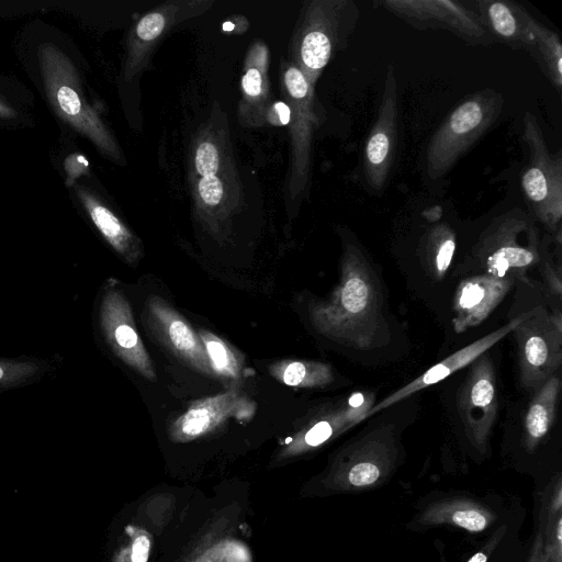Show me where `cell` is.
<instances>
[{
	"label": "cell",
	"mask_w": 562,
	"mask_h": 562,
	"mask_svg": "<svg viewBox=\"0 0 562 562\" xmlns=\"http://www.w3.org/2000/svg\"><path fill=\"white\" fill-rule=\"evenodd\" d=\"M167 25V13L153 11L144 15L136 25V38L138 42L149 44L154 42Z\"/></svg>",
	"instance_id": "83f0119b"
},
{
	"label": "cell",
	"mask_w": 562,
	"mask_h": 562,
	"mask_svg": "<svg viewBox=\"0 0 562 562\" xmlns=\"http://www.w3.org/2000/svg\"><path fill=\"white\" fill-rule=\"evenodd\" d=\"M525 562H553L547 554L540 533L537 531Z\"/></svg>",
	"instance_id": "e575fe53"
},
{
	"label": "cell",
	"mask_w": 562,
	"mask_h": 562,
	"mask_svg": "<svg viewBox=\"0 0 562 562\" xmlns=\"http://www.w3.org/2000/svg\"><path fill=\"white\" fill-rule=\"evenodd\" d=\"M508 285L493 277H476L467 280L459 290L456 307L461 326L481 322L497 304Z\"/></svg>",
	"instance_id": "d6986e66"
},
{
	"label": "cell",
	"mask_w": 562,
	"mask_h": 562,
	"mask_svg": "<svg viewBox=\"0 0 562 562\" xmlns=\"http://www.w3.org/2000/svg\"><path fill=\"white\" fill-rule=\"evenodd\" d=\"M561 318L542 310L531 311L513 331L517 334L520 379L526 387L538 389L561 363Z\"/></svg>",
	"instance_id": "9c48e42d"
},
{
	"label": "cell",
	"mask_w": 562,
	"mask_h": 562,
	"mask_svg": "<svg viewBox=\"0 0 562 562\" xmlns=\"http://www.w3.org/2000/svg\"><path fill=\"white\" fill-rule=\"evenodd\" d=\"M241 86L246 97L257 99L263 91V76L258 67H249L241 78Z\"/></svg>",
	"instance_id": "1f68e13d"
},
{
	"label": "cell",
	"mask_w": 562,
	"mask_h": 562,
	"mask_svg": "<svg viewBox=\"0 0 562 562\" xmlns=\"http://www.w3.org/2000/svg\"><path fill=\"white\" fill-rule=\"evenodd\" d=\"M374 4L416 30L448 31L472 46L494 43L476 12L452 0H378Z\"/></svg>",
	"instance_id": "ba28073f"
},
{
	"label": "cell",
	"mask_w": 562,
	"mask_h": 562,
	"mask_svg": "<svg viewBox=\"0 0 562 562\" xmlns=\"http://www.w3.org/2000/svg\"><path fill=\"white\" fill-rule=\"evenodd\" d=\"M370 266L353 245L346 248L341 282L315 312L319 326L358 347L369 346L380 329V293Z\"/></svg>",
	"instance_id": "6da1fadb"
},
{
	"label": "cell",
	"mask_w": 562,
	"mask_h": 562,
	"mask_svg": "<svg viewBox=\"0 0 562 562\" xmlns=\"http://www.w3.org/2000/svg\"><path fill=\"white\" fill-rule=\"evenodd\" d=\"M76 194L110 246L128 262L136 261L140 252L138 240L122 221L89 190L76 187Z\"/></svg>",
	"instance_id": "ac0fdd59"
},
{
	"label": "cell",
	"mask_w": 562,
	"mask_h": 562,
	"mask_svg": "<svg viewBox=\"0 0 562 562\" xmlns=\"http://www.w3.org/2000/svg\"><path fill=\"white\" fill-rule=\"evenodd\" d=\"M274 373L284 384L291 386H317L331 380L329 367L323 363L291 361Z\"/></svg>",
	"instance_id": "4316f807"
},
{
	"label": "cell",
	"mask_w": 562,
	"mask_h": 562,
	"mask_svg": "<svg viewBox=\"0 0 562 562\" xmlns=\"http://www.w3.org/2000/svg\"><path fill=\"white\" fill-rule=\"evenodd\" d=\"M150 542L144 535L138 536L132 547V562H146L148 559Z\"/></svg>",
	"instance_id": "d590c367"
},
{
	"label": "cell",
	"mask_w": 562,
	"mask_h": 562,
	"mask_svg": "<svg viewBox=\"0 0 562 562\" xmlns=\"http://www.w3.org/2000/svg\"><path fill=\"white\" fill-rule=\"evenodd\" d=\"M201 200L210 206L217 205L223 198V183L216 176L202 177L198 184Z\"/></svg>",
	"instance_id": "f546056e"
},
{
	"label": "cell",
	"mask_w": 562,
	"mask_h": 562,
	"mask_svg": "<svg viewBox=\"0 0 562 562\" xmlns=\"http://www.w3.org/2000/svg\"><path fill=\"white\" fill-rule=\"evenodd\" d=\"M236 401L233 394H224L190 407L176 423L178 434L192 438L210 430L231 416Z\"/></svg>",
	"instance_id": "7402d4cb"
},
{
	"label": "cell",
	"mask_w": 562,
	"mask_h": 562,
	"mask_svg": "<svg viewBox=\"0 0 562 562\" xmlns=\"http://www.w3.org/2000/svg\"><path fill=\"white\" fill-rule=\"evenodd\" d=\"M538 532L553 562H562V481L558 474L544 488L539 507Z\"/></svg>",
	"instance_id": "44dd1931"
},
{
	"label": "cell",
	"mask_w": 562,
	"mask_h": 562,
	"mask_svg": "<svg viewBox=\"0 0 562 562\" xmlns=\"http://www.w3.org/2000/svg\"><path fill=\"white\" fill-rule=\"evenodd\" d=\"M398 140V95L394 67L389 66L378 117L366 139L363 176L374 191L382 190L390 177Z\"/></svg>",
	"instance_id": "30bf717a"
},
{
	"label": "cell",
	"mask_w": 562,
	"mask_h": 562,
	"mask_svg": "<svg viewBox=\"0 0 562 562\" xmlns=\"http://www.w3.org/2000/svg\"><path fill=\"white\" fill-rule=\"evenodd\" d=\"M148 310L156 333L177 356L205 374L213 373L198 333L177 311L158 296L149 299Z\"/></svg>",
	"instance_id": "2e32d148"
},
{
	"label": "cell",
	"mask_w": 562,
	"mask_h": 562,
	"mask_svg": "<svg viewBox=\"0 0 562 562\" xmlns=\"http://www.w3.org/2000/svg\"><path fill=\"white\" fill-rule=\"evenodd\" d=\"M504 108L498 91L486 88L456 106L432 135L426 151L429 179L445 177L457 161L496 123Z\"/></svg>",
	"instance_id": "7a4b0ae2"
},
{
	"label": "cell",
	"mask_w": 562,
	"mask_h": 562,
	"mask_svg": "<svg viewBox=\"0 0 562 562\" xmlns=\"http://www.w3.org/2000/svg\"><path fill=\"white\" fill-rule=\"evenodd\" d=\"M559 94L562 90V43L560 36L535 21L528 52Z\"/></svg>",
	"instance_id": "603a6c76"
},
{
	"label": "cell",
	"mask_w": 562,
	"mask_h": 562,
	"mask_svg": "<svg viewBox=\"0 0 562 562\" xmlns=\"http://www.w3.org/2000/svg\"><path fill=\"white\" fill-rule=\"evenodd\" d=\"M199 337L204 346L213 373L236 379L240 374V362L233 350L217 336L201 330Z\"/></svg>",
	"instance_id": "484cf974"
},
{
	"label": "cell",
	"mask_w": 562,
	"mask_h": 562,
	"mask_svg": "<svg viewBox=\"0 0 562 562\" xmlns=\"http://www.w3.org/2000/svg\"><path fill=\"white\" fill-rule=\"evenodd\" d=\"M195 169L202 177L216 176L220 167L217 147L211 142H202L195 150Z\"/></svg>",
	"instance_id": "f1b7e54d"
},
{
	"label": "cell",
	"mask_w": 562,
	"mask_h": 562,
	"mask_svg": "<svg viewBox=\"0 0 562 562\" xmlns=\"http://www.w3.org/2000/svg\"><path fill=\"white\" fill-rule=\"evenodd\" d=\"M283 83L290 101L293 138V166L290 193L296 198L305 188L310 172L313 126L317 122L314 111V87L297 66H290L283 74Z\"/></svg>",
	"instance_id": "7c38bea8"
},
{
	"label": "cell",
	"mask_w": 562,
	"mask_h": 562,
	"mask_svg": "<svg viewBox=\"0 0 562 562\" xmlns=\"http://www.w3.org/2000/svg\"><path fill=\"white\" fill-rule=\"evenodd\" d=\"M271 122L274 124L286 125L291 121V109L284 102H277L273 105Z\"/></svg>",
	"instance_id": "8d00e7d4"
},
{
	"label": "cell",
	"mask_w": 562,
	"mask_h": 562,
	"mask_svg": "<svg viewBox=\"0 0 562 562\" xmlns=\"http://www.w3.org/2000/svg\"><path fill=\"white\" fill-rule=\"evenodd\" d=\"M398 458L400 449L393 432L373 431L342 451L334 465L330 483L338 492L371 491L390 479Z\"/></svg>",
	"instance_id": "8992f818"
},
{
	"label": "cell",
	"mask_w": 562,
	"mask_h": 562,
	"mask_svg": "<svg viewBox=\"0 0 562 562\" xmlns=\"http://www.w3.org/2000/svg\"><path fill=\"white\" fill-rule=\"evenodd\" d=\"M87 159L81 155H71L65 161V169L67 172V183L71 184L80 173L88 168Z\"/></svg>",
	"instance_id": "836d02e7"
},
{
	"label": "cell",
	"mask_w": 562,
	"mask_h": 562,
	"mask_svg": "<svg viewBox=\"0 0 562 562\" xmlns=\"http://www.w3.org/2000/svg\"><path fill=\"white\" fill-rule=\"evenodd\" d=\"M336 427L328 420H321L312 426L304 436V442L308 447H317L328 440Z\"/></svg>",
	"instance_id": "d6a6232c"
},
{
	"label": "cell",
	"mask_w": 562,
	"mask_h": 562,
	"mask_svg": "<svg viewBox=\"0 0 562 562\" xmlns=\"http://www.w3.org/2000/svg\"><path fill=\"white\" fill-rule=\"evenodd\" d=\"M359 20L360 9L352 0L308 4L296 42V60L313 87L334 54L348 45Z\"/></svg>",
	"instance_id": "277c9868"
},
{
	"label": "cell",
	"mask_w": 562,
	"mask_h": 562,
	"mask_svg": "<svg viewBox=\"0 0 562 562\" xmlns=\"http://www.w3.org/2000/svg\"><path fill=\"white\" fill-rule=\"evenodd\" d=\"M560 384V379L552 375L536 389L525 417V443L529 450L538 447L553 425Z\"/></svg>",
	"instance_id": "ffe728a7"
},
{
	"label": "cell",
	"mask_w": 562,
	"mask_h": 562,
	"mask_svg": "<svg viewBox=\"0 0 562 562\" xmlns=\"http://www.w3.org/2000/svg\"><path fill=\"white\" fill-rule=\"evenodd\" d=\"M459 398V412L471 443L485 450L496 414V385L493 366L487 357L477 358Z\"/></svg>",
	"instance_id": "4fadbf2b"
},
{
	"label": "cell",
	"mask_w": 562,
	"mask_h": 562,
	"mask_svg": "<svg viewBox=\"0 0 562 562\" xmlns=\"http://www.w3.org/2000/svg\"><path fill=\"white\" fill-rule=\"evenodd\" d=\"M47 363L33 358H0V393L38 380Z\"/></svg>",
	"instance_id": "d4e9b609"
},
{
	"label": "cell",
	"mask_w": 562,
	"mask_h": 562,
	"mask_svg": "<svg viewBox=\"0 0 562 562\" xmlns=\"http://www.w3.org/2000/svg\"><path fill=\"white\" fill-rule=\"evenodd\" d=\"M422 258L429 272L441 278L448 270L456 249V235L447 223L436 224L422 238Z\"/></svg>",
	"instance_id": "cb8c5ba5"
},
{
	"label": "cell",
	"mask_w": 562,
	"mask_h": 562,
	"mask_svg": "<svg viewBox=\"0 0 562 562\" xmlns=\"http://www.w3.org/2000/svg\"><path fill=\"white\" fill-rule=\"evenodd\" d=\"M507 526L498 527L464 562H488L490 558L504 539Z\"/></svg>",
	"instance_id": "4dcf8cb0"
},
{
	"label": "cell",
	"mask_w": 562,
	"mask_h": 562,
	"mask_svg": "<svg viewBox=\"0 0 562 562\" xmlns=\"http://www.w3.org/2000/svg\"><path fill=\"white\" fill-rule=\"evenodd\" d=\"M15 116L14 110L0 100V117L9 119Z\"/></svg>",
	"instance_id": "74e56055"
},
{
	"label": "cell",
	"mask_w": 562,
	"mask_h": 562,
	"mask_svg": "<svg viewBox=\"0 0 562 562\" xmlns=\"http://www.w3.org/2000/svg\"><path fill=\"white\" fill-rule=\"evenodd\" d=\"M496 519L495 512L481 501L465 495H443L424 502L407 526L413 530L446 526L480 533Z\"/></svg>",
	"instance_id": "5bb4252c"
},
{
	"label": "cell",
	"mask_w": 562,
	"mask_h": 562,
	"mask_svg": "<svg viewBox=\"0 0 562 562\" xmlns=\"http://www.w3.org/2000/svg\"><path fill=\"white\" fill-rule=\"evenodd\" d=\"M473 4L494 42L528 52L536 19L524 7L508 0H477Z\"/></svg>",
	"instance_id": "e0dca14e"
},
{
	"label": "cell",
	"mask_w": 562,
	"mask_h": 562,
	"mask_svg": "<svg viewBox=\"0 0 562 562\" xmlns=\"http://www.w3.org/2000/svg\"><path fill=\"white\" fill-rule=\"evenodd\" d=\"M38 57L46 93L54 111L93 142L102 153L119 159V147L95 108L87 101L70 59L48 43L40 47Z\"/></svg>",
	"instance_id": "3957f363"
},
{
	"label": "cell",
	"mask_w": 562,
	"mask_h": 562,
	"mask_svg": "<svg viewBox=\"0 0 562 562\" xmlns=\"http://www.w3.org/2000/svg\"><path fill=\"white\" fill-rule=\"evenodd\" d=\"M530 313L531 311L519 315L517 318L510 321L505 326L480 338L467 347H463L439 363L432 366L420 376L395 391L390 396L378 403L375 406L371 407L362 418L371 416L372 414L389 407L390 405L405 398L406 396L443 380L459 369L470 364L471 362H474V360L482 356L488 348L499 341L504 336L513 331L524 319L530 315Z\"/></svg>",
	"instance_id": "9a60e30c"
},
{
	"label": "cell",
	"mask_w": 562,
	"mask_h": 562,
	"mask_svg": "<svg viewBox=\"0 0 562 562\" xmlns=\"http://www.w3.org/2000/svg\"><path fill=\"white\" fill-rule=\"evenodd\" d=\"M535 227L533 218L517 207L495 217L477 240L476 260L496 279L531 267L539 260V238L527 245L521 240Z\"/></svg>",
	"instance_id": "52a82bcc"
},
{
	"label": "cell",
	"mask_w": 562,
	"mask_h": 562,
	"mask_svg": "<svg viewBox=\"0 0 562 562\" xmlns=\"http://www.w3.org/2000/svg\"><path fill=\"white\" fill-rule=\"evenodd\" d=\"M522 138L529 150L520 178L524 195L535 218L558 233L562 218V157L551 155L539 122L529 111L522 120Z\"/></svg>",
	"instance_id": "5b68a950"
},
{
	"label": "cell",
	"mask_w": 562,
	"mask_h": 562,
	"mask_svg": "<svg viewBox=\"0 0 562 562\" xmlns=\"http://www.w3.org/2000/svg\"><path fill=\"white\" fill-rule=\"evenodd\" d=\"M99 318L102 335L113 353L143 376L154 379L153 362L137 334L130 304L121 290L106 288L101 299Z\"/></svg>",
	"instance_id": "8fae6325"
}]
</instances>
